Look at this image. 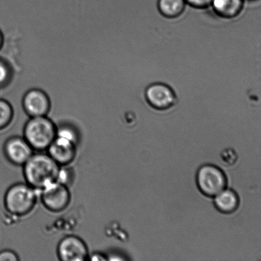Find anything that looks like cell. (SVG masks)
<instances>
[{
	"instance_id": "obj_1",
	"label": "cell",
	"mask_w": 261,
	"mask_h": 261,
	"mask_svg": "<svg viewBox=\"0 0 261 261\" xmlns=\"http://www.w3.org/2000/svg\"><path fill=\"white\" fill-rule=\"evenodd\" d=\"M22 166L26 183L39 191L57 181L61 168L48 153H33Z\"/></svg>"
},
{
	"instance_id": "obj_7",
	"label": "cell",
	"mask_w": 261,
	"mask_h": 261,
	"mask_svg": "<svg viewBox=\"0 0 261 261\" xmlns=\"http://www.w3.org/2000/svg\"><path fill=\"white\" fill-rule=\"evenodd\" d=\"M59 259L62 261H84L88 259V247L83 240L70 235L63 238L57 248Z\"/></svg>"
},
{
	"instance_id": "obj_6",
	"label": "cell",
	"mask_w": 261,
	"mask_h": 261,
	"mask_svg": "<svg viewBox=\"0 0 261 261\" xmlns=\"http://www.w3.org/2000/svg\"><path fill=\"white\" fill-rule=\"evenodd\" d=\"M145 96L151 107L160 111H166L173 107L177 99L172 88L163 83L151 84L145 89Z\"/></svg>"
},
{
	"instance_id": "obj_9",
	"label": "cell",
	"mask_w": 261,
	"mask_h": 261,
	"mask_svg": "<svg viewBox=\"0 0 261 261\" xmlns=\"http://www.w3.org/2000/svg\"><path fill=\"white\" fill-rule=\"evenodd\" d=\"M23 108L30 117L45 116L50 111V99L40 89H32L26 93L22 101Z\"/></svg>"
},
{
	"instance_id": "obj_8",
	"label": "cell",
	"mask_w": 261,
	"mask_h": 261,
	"mask_svg": "<svg viewBox=\"0 0 261 261\" xmlns=\"http://www.w3.org/2000/svg\"><path fill=\"white\" fill-rule=\"evenodd\" d=\"M5 155L15 166H23L33 154V148L24 137H12L5 143Z\"/></svg>"
},
{
	"instance_id": "obj_16",
	"label": "cell",
	"mask_w": 261,
	"mask_h": 261,
	"mask_svg": "<svg viewBox=\"0 0 261 261\" xmlns=\"http://www.w3.org/2000/svg\"><path fill=\"white\" fill-rule=\"evenodd\" d=\"M12 72L6 61L0 58V88L4 87L11 79Z\"/></svg>"
},
{
	"instance_id": "obj_11",
	"label": "cell",
	"mask_w": 261,
	"mask_h": 261,
	"mask_svg": "<svg viewBox=\"0 0 261 261\" xmlns=\"http://www.w3.org/2000/svg\"><path fill=\"white\" fill-rule=\"evenodd\" d=\"M244 4L245 0H212L211 7L219 17L231 19L241 14Z\"/></svg>"
},
{
	"instance_id": "obj_21",
	"label": "cell",
	"mask_w": 261,
	"mask_h": 261,
	"mask_svg": "<svg viewBox=\"0 0 261 261\" xmlns=\"http://www.w3.org/2000/svg\"><path fill=\"white\" fill-rule=\"evenodd\" d=\"M88 260L96 261L107 260V255L99 252L93 253V254L89 255Z\"/></svg>"
},
{
	"instance_id": "obj_14",
	"label": "cell",
	"mask_w": 261,
	"mask_h": 261,
	"mask_svg": "<svg viewBox=\"0 0 261 261\" xmlns=\"http://www.w3.org/2000/svg\"><path fill=\"white\" fill-rule=\"evenodd\" d=\"M14 112L9 102L0 99V130L5 128L11 122Z\"/></svg>"
},
{
	"instance_id": "obj_4",
	"label": "cell",
	"mask_w": 261,
	"mask_h": 261,
	"mask_svg": "<svg viewBox=\"0 0 261 261\" xmlns=\"http://www.w3.org/2000/svg\"><path fill=\"white\" fill-rule=\"evenodd\" d=\"M197 184L199 190L206 196L215 197L226 189V176L216 166H201L197 173Z\"/></svg>"
},
{
	"instance_id": "obj_15",
	"label": "cell",
	"mask_w": 261,
	"mask_h": 261,
	"mask_svg": "<svg viewBox=\"0 0 261 261\" xmlns=\"http://www.w3.org/2000/svg\"><path fill=\"white\" fill-rule=\"evenodd\" d=\"M56 137L65 138V139L76 143V144L79 140V135L76 129L66 124L61 125L60 127H57Z\"/></svg>"
},
{
	"instance_id": "obj_3",
	"label": "cell",
	"mask_w": 261,
	"mask_h": 261,
	"mask_svg": "<svg viewBox=\"0 0 261 261\" xmlns=\"http://www.w3.org/2000/svg\"><path fill=\"white\" fill-rule=\"evenodd\" d=\"M57 127L45 116L31 117L25 124L24 137L34 150L43 151L56 137Z\"/></svg>"
},
{
	"instance_id": "obj_22",
	"label": "cell",
	"mask_w": 261,
	"mask_h": 261,
	"mask_svg": "<svg viewBox=\"0 0 261 261\" xmlns=\"http://www.w3.org/2000/svg\"><path fill=\"white\" fill-rule=\"evenodd\" d=\"M4 35H3L1 31H0V49H1L3 44H4Z\"/></svg>"
},
{
	"instance_id": "obj_5",
	"label": "cell",
	"mask_w": 261,
	"mask_h": 261,
	"mask_svg": "<svg viewBox=\"0 0 261 261\" xmlns=\"http://www.w3.org/2000/svg\"><path fill=\"white\" fill-rule=\"evenodd\" d=\"M41 201L49 211L54 212L63 211L70 201V193L68 186L54 181L40 191Z\"/></svg>"
},
{
	"instance_id": "obj_2",
	"label": "cell",
	"mask_w": 261,
	"mask_h": 261,
	"mask_svg": "<svg viewBox=\"0 0 261 261\" xmlns=\"http://www.w3.org/2000/svg\"><path fill=\"white\" fill-rule=\"evenodd\" d=\"M39 194V191L36 190L27 183L14 184L5 193V208L13 216H26L34 208Z\"/></svg>"
},
{
	"instance_id": "obj_10",
	"label": "cell",
	"mask_w": 261,
	"mask_h": 261,
	"mask_svg": "<svg viewBox=\"0 0 261 261\" xmlns=\"http://www.w3.org/2000/svg\"><path fill=\"white\" fill-rule=\"evenodd\" d=\"M48 153L61 166L73 162L77 153V144L65 138L56 137L48 147Z\"/></svg>"
},
{
	"instance_id": "obj_23",
	"label": "cell",
	"mask_w": 261,
	"mask_h": 261,
	"mask_svg": "<svg viewBox=\"0 0 261 261\" xmlns=\"http://www.w3.org/2000/svg\"><path fill=\"white\" fill-rule=\"evenodd\" d=\"M249 1H254V0H249Z\"/></svg>"
},
{
	"instance_id": "obj_19",
	"label": "cell",
	"mask_w": 261,
	"mask_h": 261,
	"mask_svg": "<svg viewBox=\"0 0 261 261\" xmlns=\"http://www.w3.org/2000/svg\"><path fill=\"white\" fill-rule=\"evenodd\" d=\"M19 256L11 250H4L0 252V261H18Z\"/></svg>"
},
{
	"instance_id": "obj_20",
	"label": "cell",
	"mask_w": 261,
	"mask_h": 261,
	"mask_svg": "<svg viewBox=\"0 0 261 261\" xmlns=\"http://www.w3.org/2000/svg\"><path fill=\"white\" fill-rule=\"evenodd\" d=\"M222 160L228 165H233L237 160L236 153L231 149L224 150L222 153Z\"/></svg>"
},
{
	"instance_id": "obj_17",
	"label": "cell",
	"mask_w": 261,
	"mask_h": 261,
	"mask_svg": "<svg viewBox=\"0 0 261 261\" xmlns=\"http://www.w3.org/2000/svg\"><path fill=\"white\" fill-rule=\"evenodd\" d=\"M72 172L69 169L65 168V166H61L60 173L58 176V182L64 184L68 186L72 181Z\"/></svg>"
},
{
	"instance_id": "obj_13",
	"label": "cell",
	"mask_w": 261,
	"mask_h": 261,
	"mask_svg": "<svg viewBox=\"0 0 261 261\" xmlns=\"http://www.w3.org/2000/svg\"><path fill=\"white\" fill-rule=\"evenodd\" d=\"M185 0H158L159 14L166 19H173L181 16L186 7Z\"/></svg>"
},
{
	"instance_id": "obj_12",
	"label": "cell",
	"mask_w": 261,
	"mask_h": 261,
	"mask_svg": "<svg viewBox=\"0 0 261 261\" xmlns=\"http://www.w3.org/2000/svg\"><path fill=\"white\" fill-rule=\"evenodd\" d=\"M215 205L223 214H231L236 211L240 204L239 197L231 189H224L215 196Z\"/></svg>"
},
{
	"instance_id": "obj_18",
	"label": "cell",
	"mask_w": 261,
	"mask_h": 261,
	"mask_svg": "<svg viewBox=\"0 0 261 261\" xmlns=\"http://www.w3.org/2000/svg\"><path fill=\"white\" fill-rule=\"evenodd\" d=\"M186 5L196 9H204L211 6L212 0H185Z\"/></svg>"
}]
</instances>
